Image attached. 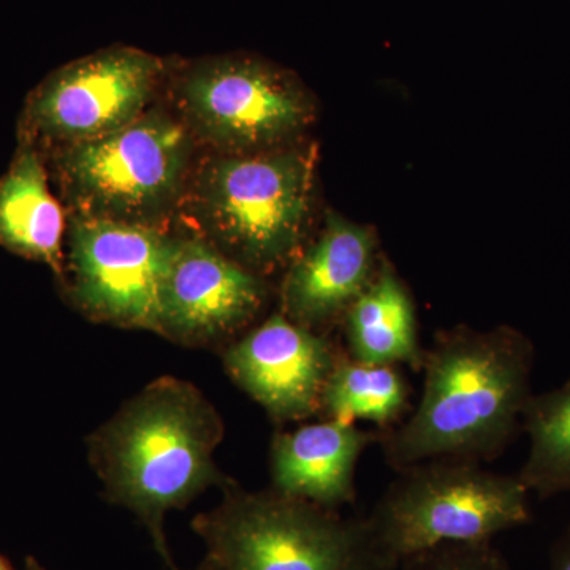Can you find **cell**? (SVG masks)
I'll list each match as a JSON object with an SVG mask.
<instances>
[{
    "instance_id": "cell-1",
    "label": "cell",
    "mask_w": 570,
    "mask_h": 570,
    "mask_svg": "<svg viewBox=\"0 0 570 570\" xmlns=\"http://www.w3.org/2000/svg\"><path fill=\"white\" fill-rule=\"evenodd\" d=\"M534 360V344L512 326L439 333L426 351L419 406L400 426L379 434L389 466L499 459L532 395Z\"/></svg>"
},
{
    "instance_id": "cell-2",
    "label": "cell",
    "mask_w": 570,
    "mask_h": 570,
    "mask_svg": "<svg viewBox=\"0 0 570 570\" xmlns=\"http://www.w3.org/2000/svg\"><path fill=\"white\" fill-rule=\"evenodd\" d=\"M216 407L190 382H149L96 433L88 455L112 504L132 510L168 570H178L165 538V517L209 487L227 485L214 452L224 438Z\"/></svg>"
},
{
    "instance_id": "cell-3",
    "label": "cell",
    "mask_w": 570,
    "mask_h": 570,
    "mask_svg": "<svg viewBox=\"0 0 570 570\" xmlns=\"http://www.w3.org/2000/svg\"><path fill=\"white\" fill-rule=\"evenodd\" d=\"M311 193L313 159L305 149L217 154L190 174L183 206L197 236L264 276L296 257Z\"/></svg>"
},
{
    "instance_id": "cell-4",
    "label": "cell",
    "mask_w": 570,
    "mask_h": 570,
    "mask_svg": "<svg viewBox=\"0 0 570 570\" xmlns=\"http://www.w3.org/2000/svg\"><path fill=\"white\" fill-rule=\"evenodd\" d=\"M217 508L198 513L193 530L217 570H393L366 519H344L275 490L223 487Z\"/></svg>"
},
{
    "instance_id": "cell-5",
    "label": "cell",
    "mask_w": 570,
    "mask_h": 570,
    "mask_svg": "<svg viewBox=\"0 0 570 570\" xmlns=\"http://www.w3.org/2000/svg\"><path fill=\"white\" fill-rule=\"evenodd\" d=\"M396 472L366 517L395 566L444 543L490 542L531 521L530 491L519 475L464 460H428Z\"/></svg>"
},
{
    "instance_id": "cell-6",
    "label": "cell",
    "mask_w": 570,
    "mask_h": 570,
    "mask_svg": "<svg viewBox=\"0 0 570 570\" xmlns=\"http://www.w3.org/2000/svg\"><path fill=\"white\" fill-rule=\"evenodd\" d=\"M194 135L149 108L121 130L61 148L58 175L71 216L164 228L183 205Z\"/></svg>"
},
{
    "instance_id": "cell-7",
    "label": "cell",
    "mask_w": 570,
    "mask_h": 570,
    "mask_svg": "<svg viewBox=\"0 0 570 570\" xmlns=\"http://www.w3.org/2000/svg\"><path fill=\"white\" fill-rule=\"evenodd\" d=\"M176 85L179 119L219 154L281 148L313 116L306 94L287 73L253 58L205 59Z\"/></svg>"
},
{
    "instance_id": "cell-8",
    "label": "cell",
    "mask_w": 570,
    "mask_h": 570,
    "mask_svg": "<svg viewBox=\"0 0 570 570\" xmlns=\"http://www.w3.org/2000/svg\"><path fill=\"white\" fill-rule=\"evenodd\" d=\"M178 236L165 228L71 216L69 292L102 324L159 328V296Z\"/></svg>"
},
{
    "instance_id": "cell-9",
    "label": "cell",
    "mask_w": 570,
    "mask_h": 570,
    "mask_svg": "<svg viewBox=\"0 0 570 570\" xmlns=\"http://www.w3.org/2000/svg\"><path fill=\"white\" fill-rule=\"evenodd\" d=\"M165 62L132 47L105 48L52 73L29 105V126L61 148L99 140L149 110Z\"/></svg>"
},
{
    "instance_id": "cell-10",
    "label": "cell",
    "mask_w": 570,
    "mask_h": 570,
    "mask_svg": "<svg viewBox=\"0 0 570 570\" xmlns=\"http://www.w3.org/2000/svg\"><path fill=\"white\" fill-rule=\"evenodd\" d=\"M266 296L264 277L200 236H178L160 288L157 333L187 346L217 343L249 325Z\"/></svg>"
},
{
    "instance_id": "cell-11",
    "label": "cell",
    "mask_w": 570,
    "mask_h": 570,
    "mask_svg": "<svg viewBox=\"0 0 570 570\" xmlns=\"http://www.w3.org/2000/svg\"><path fill=\"white\" fill-rule=\"evenodd\" d=\"M341 356L328 337L276 313L225 351L224 366L269 417L287 423L321 411Z\"/></svg>"
},
{
    "instance_id": "cell-12",
    "label": "cell",
    "mask_w": 570,
    "mask_h": 570,
    "mask_svg": "<svg viewBox=\"0 0 570 570\" xmlns=\"http://www.w3.org/2000/svg\"><path fill=\"white\" fill-rule=\"evenodd\" d=\"M376 239L370 228L326 216L317 242L296 254L281 288V313L316 330L344 316L374 276Z\"/></svg>"
},
{
    "instance_id": "cell-13",
    "label": "cell",
    "mask_w": 570,
    "mask_h": 570,
    "mask_svg": "<svg viewBox=\"0 0 570 570\" xmlns=\"http://www.w3.org/2000/svg\"><path fill=\"white\" fill-rule=\"evenodd\" d=\"M379 434L355 423H311L273 438L269 472L273 490L336 509L356 497V464Z\"/></svg>"
},
{
    "instance_id": "cell-14",
    "label": "cell",
    "mask_w": 570,
    "mask_h": 570,
    "mask_svg": "<svg viewBox=\"0 0 570 570\" xmlns=\"http://www.w3.org/2000/svg\"><path fill=\"white\" fill-rule=\"evenodd\" d=\"M344 326L352 358L423 370L426 351L420 346L414 303L389 265L374 273L365 291L348 306Z\"/></svg>"
},
{
    "instance_id": "cell-15",
    "label": "cell",
    "mask_w": 570,
    "mask_h": 570,
    "mask_svg": "<svg viewBox=\"0 0 570 570\" xmlns=\"http://www.w3.org/2000/svg\"><path fill=\"white\" fill-rule=\"evenodd\" d=\"M63 228L62 208L48 189L39 156L22 149L0 183V243L63 276Z\"/></svg>"
},
{
    "instance_id": "cell-16",
    "label": "cell",
    "mask_w": 570,
    "mask_h": 570,
    "mask_svg": "<svg viewBox=\"0 0 570 570\" xmlns=\"http://www.w3.org/2000/svg\"><path fill=\"white\" fill-rule=\"evenodd\" d=\"M411 406V385L396 365H376L341 356L326 381L321 411L328 420H366L390 430Z\"/></svg>"
},
{
    "instance_id": "cell-17",
    "label": "cell",
    "mask_w": 570,
    "mask_h": 570,
    "mask_svg": "<svg viewBox=\"0 0 570 570\" xmlns=\"http://www.w3.org/2000/svg\"><path fill=\"white\" fill-rule=\"evenodd\" d=\"M521 425L530 436V453L517 474L523 485L540 499L569 493L570 379L550 392L532 393Z\"/></svg>"
},
{
    "instance_id": "cell-18",
    "label": "cell",
    "mask_w": 570,
    "mask_h": 570,
    "mask_svg": "<svg viewBox=\"0 0 570 570\" xmlns=\"http://www.w3.org/2000/svg\"><path fill=\"white\" fill-rule=\"evenodd\" d=\"M393 570H512L493 542L444 543L397 562Z\"/></svg>"
},
{
    "instance_id": "cell-19",
    "label": "cell",
    "mask_w": 570,
    "mask_h": 570,
    "mask_svg": "<svg viewBox=\"0 0 570 570\" xmlns=\"http://www.w3.org/2000/svg\"><path fill=\"white\" fill-rule=\"evenodd\" d=\"M549 570H570V524L551 549Z\"/></svg>"
},
{
    "instance_id": "cell-20",
    "label": "cell",
    "mask_w": 570,
    "mask_h": 570,
    "mask_svg": "<svg viewBox=\"0 0 570 570\" xmlns=\"http://www.w3.org/2000/svg\"><path fill=\"white\" fill-rule=\"evenodd\" d=\"M195 570H217V569H216V566L213 564V562H209L205 558L204 562H202V564L198 566V568Z\"/></svg>"
},
{
    "instance_id": "cell-21",
    "label": "cell",
    "mask_w": 570,
    "mask_h": 570,
    "mask_svg": "<svg viewBox=\"0 0 570 570\" xmlns=\"http://www.w3.org/2000/svg\"><path fill=\"white\" fill-rule=\"evenodd\" d=\"M0 570H14L13 566L10 564L9 560H6V558L0 557Z\"/></svg>"
},
{
    "instance_id": "cell-22",
    "label": "cell",
    "mask_w": 570,
    "mask_h": 570,
    "mask_svg": "<svg viewBox=\"0 0 570 570\" xmlns=\"http://www.w3.org/2000/svg\"><path fill=\"white\" fill-rule=\"evenodd\" d=\"M28 570H45V569H41L40 566L37 564L36 561L29 560L28 561Z\"/></svg>"
}]
</instances>
